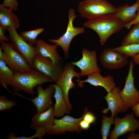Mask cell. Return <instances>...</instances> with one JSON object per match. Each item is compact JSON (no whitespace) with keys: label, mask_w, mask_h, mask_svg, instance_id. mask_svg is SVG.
I'll return each mask as SVG.
<instances>
[{"label":"cell","mask_w":139,"mask_h":139,"mask_svg":"<svg viewBox=\"0 0 139 139\" xmlns=\"http://www.w3.org/2000/svg\"><path fill=\"white\" fill-rule=\"evenodd\" d=\"M124 25L115 13L107 14L88 20L83 24L84 27L93 30L97 33L102 45L105 44L111 35L121 30Z\"/></svg>","instance_id":"cell-1"},{"label":"cell","mask_w":139,"mask_h":139,"mask_svg":"<svg viewBox=\"0 0 139 139\" xmlns=\"http://www.w3.org/2000/svg\"><path fill=\"white\" fill-rule=\"evenodd\" d=\"M14 73V77L9 86L12 88L15 93L23 91L33 95L35 94L34 88L37 85L54 82L49 77L34 70L25 73Z\"/></svg>","instance_id":"cell-2"},{"label":"cell","mask_w":139,"mask_h":139,"mask_svg":"<svg viewBox=\"0 0 139 139\" xmlns=\"http://www.w3.org/2000/svg\"><path fill=\"white\" fill-rule=\"evenodd\" d=\"M77 10L81 17L88 20L107 14L115 13L117 7L106 0H83L78 4Z\"/></svg>","instance_id":"cell-3"},{"label":"cell","mask_w":139,"mask_h":139,"mask_svg":"<svg viewBox=\"0 0 139 139\" xmlns=\"http://www.w3.org/2000/svg\"><path fill=\"white\" fill-rule=\"evenodd\" d=\"M0 41L3 51L0 59L3 60L14 73H25L33 70L24 57L13 48L10 43Z\"/></svg>","instance_id":"cell-4"},{"label":"cell","mask_w":139,"mask_h":139,"mask_svg":"<svg viewBox=\"0 0 139 139\" xmlns=\"http://www.w3.org/2000/svg\"><path fill=\"white\" fill-rule=\"evenodd\" d=\"M77 16L75 11L73 8H70L68 11V22L65 33L57 39H49L48 41L60 47L63 49L65 58L69 57V48L73 39L76 36L82 34L85 31L84 27H75L73 24L74 20Z\"/></svg>","instance_id":"cell-5"},{"label":"cell","mask_w":139,"mask_h":139,"mask_svg":"<svg viewBox=\"0 0 139 139\" xmlns=\"http://www.w3.org/2000/svg\"><path fill=\"white\" fill-rule=\"evenodd\" d=\"M9 38L13 48L25 58L28 64L34 70L33 61L35 56L37 54L34 46H31L24 41L13 27L8 28Z\"/></svg>","instance_id":"cell-6"},{"label":"cell","mask_w":139,"mask_h":139,"mask_svg":"<svg viewBox=\"0 0 139 139\" xmlns=\"http://www.w3.org/2000/svg\"><path fill=\"white\" fill-rule=\"evenodd\" d=\"M34 69L49 77L56 83L62 73L64 66L62 63L54 64L49 58L36 54L33 61Z\"/></svg>","instance_id":"cell-7"},{"label":"cell","mask_w":139,"mask_h":139,"mask_svg":"<svg viewBox=\"0 0 139 139\" xmlns=\"http://www.w3.org/2000/svg\"><path fill=\"white\" fill-rule=\"evenodd\" d=\"M133 112L122 118L117 116L114 118L115 127L109 134L110 139H116L119 137L139 129V120L135 118Z\"/></svg>","instance_id":"cell-8"},{"label":"cell","mask_w":139,"mask_h":139,"mask_svg":"<svg viewBox=\"0 0 139 139\" xmlns=\"http://www.w3.org/2000/svg\"><path fill=\"white\" fill-rule=\"evenodd\" d=\"M74 66L71 62L66 63L64 66L62 73L56 83L62 91L70 111L72 109V106L69 100L68 93L70 89H73L75 87V84L73 81V78L74 77L80 78L81 76L80 73L75 71Z\"/></svg>","instance_id":"cell-9"},{"label":"cell","mask_w":139,"mask_h":139,"mask_svg":"<svg viewBox=\"0 0 139 139\" xmlns=\"http://www.w3.org/2000/svg\"><path fill=\"white\" fill-rule=\"evenodd\" d=\"M128 56L113 50L112 48L104 49L100 56V61L105 68L115 70L123 67L128 63Z\"/></svg>","instance_id":"cell-10"},{"label":"cell","mask_w":139,"mask_h":139,"mask_svg":"<svg viewBox=\"0 0 139 139\" xmlns=\"http://www.w3.org/2000/svg\"><path fill=\"white\" fill-rule=\"evenodd\" d=\"M134 66L133 62L130 60L128 72L125 85L120 92L122 98L128 108H132L139 102V91L136 89L134 84V77L133 74Z\"/></svg>","instance_id":"cell-11"},{"label":"cell","mask_w":139,"mask_h":139,"mask_svg":"<svg viewBox=\"0 0 139 139\" xmlns=\"http://www.w3.org/2000/svg\"><path fill=\"white\" fill-rule=\"evenodd\" d=\"M83 118V114L78 118L66 115L60 119H54L53 125L47 133L58 135L65 134L67 131L80 133L82 129L79 123Z\"/></svg>","instance_id":"cell-12"},{"label":"cell","mask_w":139,"mask_h":139,"mask_svg":"<svg viewBox=\"0 0 139 139\" xmlns=\"http://www.w3.org/2000/svg\"><path fill=\"white\" fill-rule=\"evenodd\" d=\"M35 88L37 90L38 96L34 98H27L18 92L15 93V94L31 101L35 106L37 112L45 111L52 106L51 98L55 93V88L53 84H50L45 89L41 85H38Z\"/></svg>","instance_id":"cell-13"},{"label":"cell","mask_w":139,"mask_h":139,"mask_svg":"<svg viewBox=\"0 0 139 139\" xmlns=\"http://www.w3.org/2000/svg\"><path fill=\"white\" fill-rule=\"evenodd\" d=\"M82 57L79 60L71 62L74 65L77 66L80 70L81 76L88 75L95 72H101V70L97 63V54L94 50L85 48L81 51Z\"/></svg>","instance_id":"cell-14"},{"label":"cell","mask_w":139,"mask_h":139,"mask_svg":"<svg viewBox=\"0 0 139 139\" xmlns=\"http://www.w3.org/2000/svg\"><path fill=\"white\" fill-rule=\"evenodd\" d=\"M120 88L116 86L111 91L108 92L104 97L108 105L107 108H104L101 112L107 114L110 110L111 112V116L115 117L119 113H122L127 111L129 108L126 105L120 94Z\"/></svg>","instance_id":"cell-15"},{"label":"cell","mask_w":139,"mask_h":139,"mask_svg":"<svg viewBox=\"0 0 139 139\" xmlns=\"http://www.w3.org/2000/svg\"><path fill=\"white\" fill-rule=\"evenodd\" d=\"M77 84L81 88L83 83L87 82L94 86H101L107 92L112 91L116 86V84L114 81L113 77L108 75L104 77L100 72H95L88 75L87 78L84 80H78Z\"/></svg>","instance_id":"cell-16"},{"label":"cell","mask_w":139,"mask_h":139,"mask_svg":"<svg viewBox=\"0 0 139 139\" xmlns=\"http://www.w3.org/2000/svg\"><path fill=\"white\" fill-rule=\"evenodd\" d=\"M54 107L52 106L47 110L37 112L35 114L31 119L29 127L33 129L37 127L43 126L46 129L47 133L54 124Z\"/></svg>","instance_id":"cell-17"},{"label":"cell","mask_w":139,"mask_h":139,"mask_svg":"<svg viewBox=\"0 0 139 139\" xmlns=\"http://www.w3.org/2000/svg\"><path fill=\"white\" fill-rule=\"evenodd\" d=\"M37 54L49 58L54 64L62 63V58L58 54V46L56 44L50 45L42 39L37 40L34 45Z\"/></svg>","instance_id":"cell-18"},{"label":"cell","mask_w":139,"mask_h":139,"mask_svg":"<svg viewBox=\"0 0 139 139\" xmlns=\"http://www.w3.org/2000/svg\"><path fill=\"white\" fill-rule=\"evenodd\" d=\"M117 7V11L115 14L125 24L132 21L136 16L137 11L139 9V0H137L131 6H129L128 3H125Z\"/></svg>","instance_id":"cell-19"},{"label":"cell","mask_w":139,"mask_h":139,"mask_svg":"<svg viewBox=\"0 0 139 139\" xmlns=\"http://www.w3.org/2000/svg\"><path fill=\"white\" fill-rule=\"evenodd\" d=\"M13 11L0 5V25L5 30L8 28L13 27L16 30L20 27L19 20Z\"/></svg>","instance_id":"cell-20"},{"label":"cell","mask_w":139,"mask_h":139,"mask_svg":"<svg viewBox=\"0 0 139 139\" xmlns=\"http://www.w3.org/2000/svg\"><path fill=\"white\" fill-rule=\"evenodd\" d=\"M53 85L55 89V93L53 96L56 101L54 107L55 117L58 118L63 116L65 114H70V111L61 90L56 84Z\"/></svg>","instance_id":"cell-21"},{"label":"cell","mask_w":139,"mask_h":139,"mask_svg":"<svg viewBox=\"0 0 139 139\" xmlns=\"http://www.w3.org/2000/svg\"><path fill=\"white\" fill-rule=\"evenodd\" d=\"M14 75L13 72L5 62L0 59V85L8 90L7 87L12 82Z\"/></svg>","instance_id":"cell-22"},{"label":"cell","mask_w":139,"mask_h":139,"mask_svg":"<svg viewBox=\"0 0 139 139\" xmlns=\"http://www.w3.org/2000/svg\"><path fill=\"white\" fill-rule=\"evenodd\" d=\"M44 30L41 28L35 29L21 32L19 34L20 37L26 42L33 46L37 43V36Z\"/></svg>","instance_id":"cell-23"},{"label":"cell","mask_w":139,"mask_h":139,"mask_svg":"<svg viewBox=\"0 0 139 139\" xmlns=\"http://www.w3.org/2000/svg\"><path fill=\"white\" fill-rule=\"evenodd\" d=\"M139 43V24L134 25L130 31L124 37L121 45Z\"/></svg>","instance_id":"cell-24"},{"label":"cell","mask_w":139,"mask_h":139,"mask_svg":"<svg viewBox=\"0 0 139 139\" xmlns=\"http://www.w3.org/2000/svg\"><path fill=\"white\" fill-rule=\"evenodd\" d=\"M112 49L113 50L132 57L139 53V43L125 45H121Z\"/></svg>","instance_id":"cell-25"},{"label":"cell","mask_w":139,"mask_h":139,"mask_svg":"<svg viewBox=\"0 0 139 139\" xmlns=\"http://www.w3.org/2000/svg\"><path fill=\"white\" fill-rule=\"evenodd\" d=\"M36 130L35 133L31 136L27 137L24 136L16 137L14 132L10 133L8 135V139H32L35 138L41 139L42 137L47 133L46 129L43 126H41L36 127L33 129Z\"/></svg>","instance_id":"cell-26"},{"label":"cell","mask_w":139,"mask_h":139,"mask_svg":"<svg viewBox=\"0 0 139 139\" xmlns=\"http://www.w3.org/2000/svg\"><path fill=\"white\" fill-rule=\"evenodd\" d=\"M114 124V118L111 116L108 117L103 115L101 120V126L100 133L102 139H107L109 134L110 127Z\"/></svg>","instance_id":"cell-27"},{"label":"cell","mask_w":139,"mask_h":139,"mask_svg":"<svg viewBox=\"0 0 139 139\" xmlns=\"http://www.w3.org/2000/svg\"><path fill=\"white\" fill-rule=\"evenodd\" d=\"M17 104L14 101L9 100L3 95L0 96V111L12 109Z\"/></svg>","instance_id":"cell-28"},{"label":"cell","mask_w":139,"mask_h":139,"mask_svg":"<svg viewBox=\"0 0 139 139\" xmlns=\"http://www.w3.org/2000/svg\"><path fill=\"white\" fill-rule=\"evenodd\" d=\"M97 119L96 116L92 112L88 111L86 108L85 109L83 119L91 124L95 122Z\"/></svg>","instance_id":"cell-29"},{"label":"cell","mask_w":139,"mask_h":139,"mask_svg":"<svg viewBox=\"0 0 139 139\" xmlns=\"http://www.w3.org/2000/svg\"><path fill=\"white\" fill-rule=\"evenodd\" d=\"M2 4L13 11H16L18 9L19 4L17 0H4Z\"/></svg>","instance_id":"cell-30"},{"label":"cell","mask_w":139,"mask_h":139,"mask_svg":"<svg viewBox=\"0 0 139 139\" xmlns=\"http://www.w3.org/2000/svg\"><path fill=\"white\" fill-rule=\"evenodd\" d=\"M139 24V9L135 18L129 23L124 25V27L127 29H129L132 26Z\"/></svg>","instance_id":"cell-31"},{"label":"cell","mask_w":139,"mask_h":139,"mask_svg":"<svg viewBox=\"0 0 139 139\" xmlns=\"http://www.w3.org/2000/svg\"><path fill=\"white\" fill-rule=\"evenodd\" d=\"M6 30L2 26H0V41L5 42L9 40V38L4 35L5 33Z\"/></svg>","instance_id":"cell-32"},{"label":"cell","mask_w":139,"mask_h":139,"mask_svg":"<svg viewBox=\"0 0 139 139\" xmlns=\"http://www.w3.org/2000/svg\"><path fill=\"white\" fill-rule=\"evenodd\" d=\"M91 124L82 119L80 122L79 125L81 129L83 130H87L90 127Z\"/></svg>","instance_id":"cell-33"},{"label":"cell","mask_w":139,"mask_h":139,"mask_svg":"<svg viewBox=\"0 0 139 139\" xmlns=\"http://www.w3.org/2000/svg\"><path fill=\"white\" fill-rule=\"evenodd\" d=\"M132 110L136 117L139 118V102L132 108Z\"/></svg>","instance_id":"cell-34"},{"label":"cell","mask_w":139,"mask_h":139,"mask_svg":"<svg viewBox=\"0 0 139 139\" xmlns=\"http://www.w3.org/2000/svg\"><path fill=\"white\" fill-rule=\"evenodd\" d=\"M127 139H139V134L135 133V132H131L129 133Z\"/></svg>","instance_id":"cell-35"},{"label":"cell","mask_w":139,"mask_h":139,"mask_svg":"<svg viewBox=\"0 0 139 139\" xmlns=\"http://www.w3.org/2000/svg\"><path fill=\"white\" fill-rule=\"evenodd\" d=\"M131 57L132 58V60L135 64L139 65V53Z\"/></svg>","instance_id":"cell-36"},{"label":"cell","mask_w":139,"mask_h":139,"mask_svg":"<svg viewBox=\"0 0 139 139\" xmlns=\"http://www.w3.org/2000/svg\"></svg>","instance_id":"cell-37"}]
</instances>
